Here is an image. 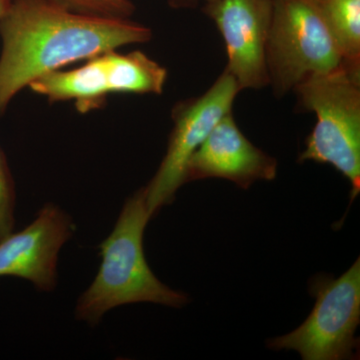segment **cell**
<instances>
[{
    "mask_svg": "<svg viewBox=\"0 0 360 360\" xmlns=\"http://www.w3.org/2000/svg\"><path fill=\"white\" fill-rule=\"evenodd\" d=\"M151 37L131 18L77 13L53 0H13L0 20V116L21 90L52 71Z\"/></svg>",
    "mask_w": 360,
    "mask_h": 360,
    "instance_id": "cell-1",
    "label": "cell"
},
{
    "mask_svg": "<svg viewBox=\"0 0 360 360\" xmlns=\"http://www.w3.org/2000/svg\"><path fill=\"white\" fill-rule=\"evenodd\" d=\"M151 219L143 188L125 201L112 232L99 246L101 264L78 300L75 315L94 326L106 312L130 303L184 307L188 298L158 281L144 257V229Z\"/></svg>",
    "mask_w": 360,
    "mask_h": 360,
    "instance_id": "cell-2",
    "label": "cell"
},
{
    "mask_svg": "<svg viewBox=\"0 0 360 360\" xmlns=\"http://www.w3.org/2000/svg\"><path fill=\"white\" fill-rule=\"evenodd\" d=\"M360 75L345 68L312 75L296 85L300 106L317 122L300 162L328 163L352 184V201L360 191Z\"/></svg>",
    "mask_w": 360,
    "mask_h": 360,
    "instance_id": "cell-3",
    "label": "cell"
},
{
    "mask_svg": "<svg viewBox=\"0 0 360 360\" xmlns=\"http://www.w3.org/2000/svg\"><path fill=\"white\" fill-rule=\"evenodd\" d=\"M265 60L269 84L278 97L312 75L343 66L335 40L311 0H272Z\"/></svg>",
    "mask_w": 360,
    "mask_h": 360,
    "instance_id": "cell-4",
    "label": "cell"
},
{
    "mask_svg": "<svg viewBox=\"0 0 360 360\" xmlns=\"http://www.w3.org/2000/svg\"><path fill=\"white\" fill-rule=\"evenodd\" d=\"M167 78V70L143 52L108 51L86 59L75 70L52 71L28 89L49 103L73 101L85 115L105 105L110 94H161Z\"/></svg>",
    "mask_w": 360,
    "mask_h": 360,
    "instance_id": "cell-5",
    "label": "cell"
},
{
    "mask_svg": "<svg viewBox=\"0 0 360 360\" xmlns=\"http://www.w3.org/2000/svg\"><path fill=\"white\" fill-rule=\"evenodd\" d=\"M311 314L292 333L269 341L272 349L296 350L304 360L352 359L359 348L360 260L338 278L317 276L310 283Z\"/></svg>",
    "mask_w": 360,
    "mask_h": 360,
    "instance_id": "cell-6",
    "label": "cell"
},
{
    "mask_svg": "<svg viewBox=\"0 0 360 360\" xmlns=\"http://www.w3.org/2000/svg\"><path fill=\"white\" fill-rule=\"evenodd\" d=\"M239 91L236 79L224 70L203 96L187 99L174 106V125L167 155L153 179L144 187L151 217L162 206L172 202L177 189L184 184L187 162L217 122L231 112Z\"/></svg>",
    "mask_w": 360,
    "mask_h": 360,
    "instance_id": "cell-7",
    "label": "cell"
},
{
    "mask_svg": "<svg viewBox=\"0 0 360 360\" xmlns=\"http://www.w3.org/2000/svg\"><path fill=\"white\" fill-rule=\"evenodd\" d=\"M226 45V70L239 89L269 84L265 49L271 22L272 0H219L206 4Z\"/></svg>",
    "mask_w": 360,
    "mask_h": 360,
    "instance_id": "cell-8",
    "label": "cell"
},
{
    "mask_svg": "<svg viewBox=\"0 0 360 360\" xmlns=\"http://www.w3.org/2000/svg\"><path fill=\"white\" fill-rule=\"evenodd\" d=\"M75 226L58 206L46 205L32 224L0 240V277H20L39 290L56 285L59 251Z\"/></svg>",
    "mask_w": 360,
    "mask_h": 360,
    "instance_id": "cell-9",
    "label": "cell"
},
{
    "mask_svg": "<svg viewBox=\"0 0 360 360\" xmlns=\"http://www.w3.org/2000/svg\"><path fill=\"white\" fill-rule=\"evenodd\" d=\"M277 161L260 150L238 129L231 112L225 115L187 162L184 184L224 179L248 189L257 180H274Z\"/></svg>",
    "mask_w": 360,
    "mask_h": 360,
    "instance_id": "cell-10",
    "label": "cell"
},
{
    "mask_svg": "<svg viewBox=\"0 0 360 360\" xmlns=\"http://www.w3.org/2000/svg\"><path fill=\"white\" fill-rule=\"evenodd\" d=\"M349 72L360 75V0H311Z\"/></svg>",
    "mask_w": 360,
    "mask_h": 360,
    "instance_id": "cell-11",
    "label": "cell"
},
{
    "mask_svg": "<svg viewBox=\"0 0 360 360\" xmlns=\"http://www.w3.org/2000/svg\"><path fill=\"white\" fill-rule=\"evenodd\" d=\"M75 13L106 18H131L135 11L130 0H53ZM200 0H168L177 9L194 8Z\"/></svg>",
    "mask_w": 360,
    "mask_h": 360,
    "instance_id": "cell-12",
    "label": "cell"
},
{
    "mask_svg": "<svg viewBox=\"0 0 360 360\" xmlns=\"http://www.w3.org/2000/svg\"><path fill=\"white\" fill-rule=\"evenodd\" d=\"M15 189L4 151L0 148V240L13 231Z\"/></svg>",
    "mask_w": 360,
    "mask_h": 360,
    "instance_id": "cell-13",
    "label": "cell"
},
{
    "mask_svg": "<svg viewBox=\"0 0 360 360\" xmlns=\"http://www.w3.org/2000/svg\"><path fill=\"white\" fill-rule=\"evenodd\" d=\"M13 2V0H0V20L6 15Z\"/></svg>",
    "mask_w": 360,
    "mask_h": 360,
    "instance_id": "cell-14",
    "label": "cell"
},
{
    "mask_svg": "<svg viewBox=\"0 0 360 360\" xmlns=\"http://www.w3.org/2000/svg\"><path fill=\"white\" fill-rule=\"evenodd\" d=\"M217 1H219V0H205L206 4H214Z\"/></svg>",
    "mask_w": 360,
    "mask_h": 360,
    "instance_id": "cell-15",
    "label": "cell"
}]
</instances>
